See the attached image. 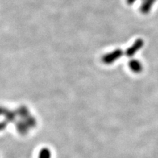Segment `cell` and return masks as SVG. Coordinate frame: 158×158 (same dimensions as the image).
<instances>
[{"label":"cell","instance_id":"4","mask_svg":"<svg viewBox=\"0 0 158 158\" xmlns=\"http://www.w3.org/2000/svg\"><path fill=\"white\" fill-rule=\"evenodd\" d=\"M51 152L48 148H43L40 152L38 158H51Z\"/></svg>","mask_w":158,"mask_h":158},{"label":"cell","instance_id":"1","mask_svg":"<svg viewBox=\"0 0 158 158\" xmlns=\"http://www.w3.org/2000/svg\"><path fill=\"white\" fill-rule=\"evenodd\" d=\"M156 0H144V3H142L140 11L143 13H148L150 11L153 5L156 2Z\"/></svg>","mask_w":158,"mask_h":158},{"label":"cell","instance_id":"5","mask_svg":"<svg viewBox=\"0 0 158 158\" xmlns=\"http://www.w3.org/2000/svg\"><path fill=\"white\" fill-rule=\"evenodd\" d=\"M130 66L132 70L135 72H139L142 70V65L138 61H131L130 63Z\"/></svg>","mask_w":158,"mask_h":158},{"label":"cell","instance_id":"2","mask_svg":"<svg viewBox=\"0 0 158 158\" xmlns=\"http://www.w3.org/2000/svg\"><path fill=\"white\" fill-rule=\"evenodd\" d=\"M121 55V52L120 51H115L114 52H113L112 53L108 54V55L105 56L104 58H103V61L107 63H111L113 61H114L115 59H117Z\"/></svg>","mask_w":158,"mask_h":158},{"label":"cell","instance_id":"6","mask_svg":"<svg viewBox=\"0 0 158 158\" xmlns=\"http://www.w3.org/2000/svg\"><path fill=\"white\" fill-rule=\"evenodd\" d=\"M136 0H127V3L128 4H132L133 3H135Z\"/></svg>","mask_w":158,"mask_h":158},{"label":"cell","instance_id":"3","mask_svg":"<svg viewBox=\"0 0 158 158\" xmlns=\"http://www.w3.org/2000/svg\"><path fill=\"white\" fill-rule=\"evenodd\" d=\"M143 45V42L141 40H138L137 42H136V43L133 45L132 47H131L130 49H128L127 51V55L128 56H132L134 55L135 53V52L136 51H138V49L140 48V47Z\"/></svg>","mask_w":158,"mask_h":158}]
</instances>
